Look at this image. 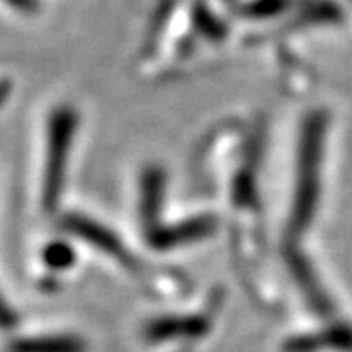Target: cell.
I'll list each match as a JSON object with an SVG mask.
<instances>
[{"mask_svg":"<svg viewBox=\"0 0 352 352\" xmlns=\"http://www.w3.org/2000/svg\"><path fill=\"white\" fill-rule=\"evenodd\" d=\"M2 2L8 4L12 10H18L22 14H36L39 6L38 0H2Z\"/></svg>","mask_w":352,"mask_h":352,"instance_id":"52a82bcc","label":"cell"},{"mask_svg":"<svg viewBox=\"0 0 352 352\" xmlns=\"http://www.w3.org/2000/svg\"><path fill=\"white\" fill-rule=\"evenodd\" d=\"M76 113L71 106H59L50 116L47 126V157L43 175V206L53 208L65 186V173L75 138Z\"/></svg>","mask_w":352,"mask_h":352,"instance_id":"6da1fadb","label":"cell"},{"mask_svg":"<svg viewBox=\"0 0 352 352\" xmlns=\"http://www.w3.org/2000/svg\"><path fill=\"white\" fill-rule=\"evenodd\" d=\"M282 352H352V321L329 317L319 327L294 333L280 344Z\"/></svg>","mask_w":352,"mask_h":352,"instance_id":"7a4b0ae2","label":"cell"},{"mask_svg":"<svg viewBox=\"0 0 352 352\" xmlns=\"http://www.w3.org/2000/svg\"><path fill=\"white\" fill-rule=\"evenodd\" d=\"M43 261L51 268L61 270V268H69L71 264L75 263V252H73V249L69 245H65V243H53L50 247H45Z\"/></svg>","mask_w":352,"mask_h":352,"instance_id":"8992f818","label":"cell"},{"mask_svg":"<svg viewBox=\"0 0 352 352\" xmlns=\"http://www.w3.org/2000/svg\"><path fill=\"white\" fill-rule=\"evenodd\" d=\"M10 352H87V342L75 335H51L16 340Z\"/></svg>","mask_w":352,"mask_h":352,"instance_id":"5b68a950","label":"cell"},{"mask_svg":"<svg viewBox=\"0 0 352 352\" xmlns=\"http://www.w3.org/2000/svg\"><path fill=\"white\" fill-rule=\"evenodd\" d=\"M14 319H16V317H14L12 311L6 307V303L0 300V327H4V329L12 327L14 323H16Z\"/></svg>","mask_w":352,"mask_h":352,"instance_id":"ba28073f","label":"cell"},{"mask_svg":"<svg viewBox=\"0 0 352 352\" xmlns=\"http://www.w3.org/2000/svg\"><path fill=\"white\" fill-rule=\"evenodd\" d=\"M65 229L71 231L76 237L88 241V245L96 247L98 251L113 256L118 263H122L124 266H133V256L122 245V241L118 239L110 229H106L100 223L88 219L85 215H69L65 219Z\"/></svg>","mask_w":352,"mask_h":352,"instance_id":"277c9868","label":"cell"},{"mask_svg":"<svg viewBox=\"0 0 352 352\" xmlns=\"http://www.w3.org/2000/svg\"><path fill=\"white\" fill-rule=\"evenodd\" d=\"M214 327L212 314H192L164 317L147 327V339L153 342L164 340H200Z\"/></svg>","mask_w":352,"mask_h":352,"instance_id":"3957f363","label":"cell"},{"mask_svg":"<svg viewBox=\"0 0 352 352\" xmlns=\"http://www.w3.org/2000/svg\"><path fill=\"white\" fill-rule=\"evenodd\" d=\"M8 94H10V85H8L4 78H0V104L6 100Z\"/></svg>","mask_w":352,"mask_h":352,"instance_id":"9c48e42d","label":"cell"}]
</instances>
